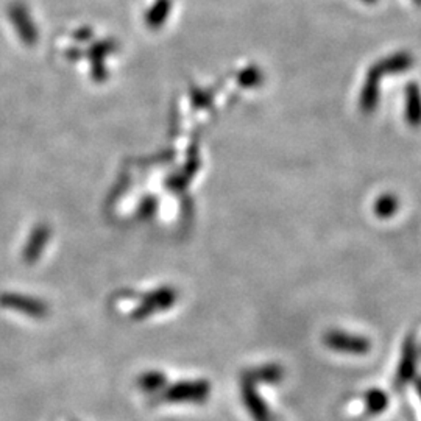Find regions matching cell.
Instances as JSON below:
<instances>
[{
	"label": "cell",
	"mask_w": 421,
	"mask_h": 421,
	"mask_svg": "<svg viewBox=\"0 0 421 421\" xmlns=\"http://www.w3.org/2000/svg\"><path fill=\"white\" fill-rule=\"evenodd\" d=\"M209 385L208 382H181L170 387L164 396L166 401L172 403H202L208 398Z\"/></svg>",
	"instance_id": "obj_1"
},
{
	"label": "cell",
	"mask_w": 421,
	"mask_h": 421,
	"mask_svg": "<svg viewBox=\"0 0 421 421\" xmlns=\"http://www.w3.org/2000/svg\"><path fill=\"white\" fill-rule=\"evenodd\" d=\"M326 342L331 348L340 349V351H361L363 349V342L361 339L349 337L344 332H331L326 337Z\"/></svg>",
	"instance_id": "obj_5"
},
{
	"label": "cell",
	"mask_w": 421,
	"mask_h": 421,
	"mask_svg": "<svg viewBox=\"0 0 421 421\" xmlns=\"http://www.w3.org/2000/svg\"><path fill=\"white\" fill-rule=\"evenodd\" d=\"M384 72L381 67L377 66V63L373 64L372 69L368 70V75L363 83V88L361 92V108L363 112L372 114L376 106L380 105V96H381V82L384 78Z\"/></svg>",
	"instance_id": "obj_2"
},
{
	"label": "cell",
	"mask_w": 421,
	"mask_h": 421,
	"mask_svg": "<svg viewBox=\"0 0 421 421\" xmlns=\"http://www.w3.org/2000/svg\"><path fill=\"white\" fill-rule=\"evenodd\" d=\"M363 2H365V4H373V2H376V0H363Z\"/></svg>",
	"instance_id": "obj_10"
},
{
	"label": "cell",
	"mask_w": 421,
	"mask_h": 421,
	"mask_svg": "<svg viewBox=\"0 0 421 421\" xmlns=\"http://www.w3.org/2000/svg\"><path fill=\"white\" fill-rule=\"evenodd\" d=\"M406 111L404 117L412 128L421 127V89L418 83H409L406 86Z\"/></svg>",
	"instance_id": "obj_3"
},
{
	"label": "cell",
	"mask_w": 421,
	"mask_h": 421,
	"mask_svg": "<svg viewBox=\"0 0 421 421\" xmlns=\"http://www.w3.org/2000/svg\"><path fill=\"white\" fill-rule=\"evenodd\" d=\"M375 214L380 219L394 217L399 208V200L394 194H382L375 202Z\"/></svg>",
	"instance_id": "obj_6"
},
{
	"label": "cell",
	"mask_w": 421,
	"mask_h": 421,
	"mask_svg": "<svg viewBox=\"0 0 421 421\" xmlns=\"http://www.w3.org/2000/svg\"><path fill=\"white\" fill-rule=\"evenodd\" d=\"M377 66L381 67L385 77L401 75L413 66V56L409 52H396L377 61Z\"/></svg>",
	"instance_id": "obj_4"
},
{
	"label": "cell",
	"mask_w": 421,
	"mask_h": 421,
	"mask_svg": "<svg viewBox=\"0 0 421 421\" xmlns=\"http://www.w3.org/2000/svg\"><path fill=\"white\" fill-rule=\"evenodd\" d=\"M164 376L160 373H147L141 377V385L147 390H156L162 385Z\"/></svg>",
	"instance_id": "obj_8"
},
{
	"label": "cell",
	"mask_w": 421,
	"mask_h": 421,
	"mask_svg": "<svg viewBox=\"0 0 421 421\" xmlns=\"http://www.w3.org/2000/svg\"><path fill=\"white\" fill-rule=\"evenodd\" d=\"M244 395H245L244 399H245L247 408H248L250 412H252V415L254 417L256 421H272L268 417L267 410L264 409L262 401L258 398V395L254 394L253 389H250L247 385V387L244 389Z\"/></svg>",
	"instance_id": "obj_7"
},
{
	"label": "cell",
	"mask_w": 421,
	"mask_h": 421,
	"mask_svg": "<svg viewBox=\"0 0 421 421\" xmlns=\"http://www.w3.org/2000/svg\"><path fill=\"white\" fill-rule=\"evenodd\" d=\"M412 2H413V4H417L418 6H421V0H412Z\"/></svg>",
	"instance_id": "obj_9"
}]
</instances>
